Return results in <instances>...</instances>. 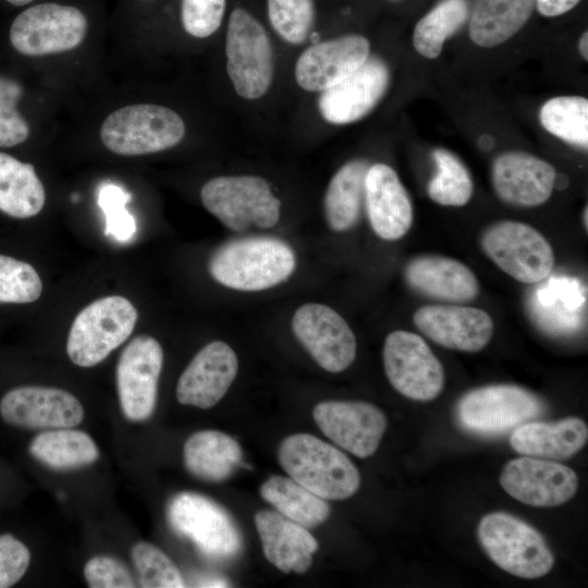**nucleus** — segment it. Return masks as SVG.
<instances>
[{"mask_svg": "<svg viewBox=\"0 0 588 588\" xmlns=\"http://www.w3.org/2000/svg\"><path fill=\"white\" fill-rule=\"evenodd\" d=\"M296 266L292 248L281 240L253 236L231 241L211 256V277L225 287L255 292L284 282Z\"/></svg>", "mask_w": 588, "mask_h": 588, "instance_id": "1", "label": "nucleus"}, {"mask_svg": "<svg viewBox=\"0 0 588 588\" xmlns=\"http://www.w3.org/2000/svg\"><path fill=\"white\" fill-rule=\"evenodd\" d=\"M278 460L292 479L324 500L347 499L360 485V475L352 461L313 434L286 437L278 449Z\"/></svg>", "mask_w": 588, "mask_h": 588, "instance_id": "2", "label": "nucleus"}, {"mask_svg": "<svg viewBox=\"0 0 588 588\" xmlns=\"http://www.w3.org/2000/svg\"><path fill=\"white\" fill-rule=\"evenodd\" d=\"M477 535L490 560L514 576L540 578L554 565L553 553L542 535L512 514L494 512L485 515L478 524Z\"/></svg>", "mask_w": 588, "mask_h": 588, "instance_id": "3", "label": "nucleus"}, {"mask_svg": "<svg viewBox=\"0 0 588 588\" xmlns=\"http://www.w3.org/2000/svg\"><path fill=\"white\" fill-rule=\"evenodd\" d=\"M185 135L182 118L172 109L150 103L122 107L102 122L100 138L120 156H142L169 149Z\"/></svg>", "mask_w": 588, "mask_h": 588, "instance_id": "4", "label": "nucleus"}, {"mask_svg": "<svg viewBox=\"0 0 588 588\" xmlns=\"http://www.w3.org/2000/svg\"><path fill=\"white\" fill-rule=\"evenodd\" d=\"M200 199L210 213L235 232L252 226L269 229L280 219V200L266 180L257 175L213 177L203 185Z\"/></svg>", "mask_w": 588, "mask_h": 588, "instance_id": "5", "label": "nucleus"}, {"mask_svg": "<svg viewBox=\"0 0 588 588\" xmlns=\"http://www.w3.org/2000/svg\"><path fill=\"white\" fill-rule=\"evenodd\" d=\"M137 310L119 295L99 298L75 317L66 342L70 359L79 367L101 363L132 334Z\"/></svg>", "mask_w": 588, "mask_h": 588, "instance_id": "6", "label": "nucleus"}, {"mask_svg": "<svg viewBox=\"0 0 588 588\" xmlns=\"http://www.w3.org/2000/svg\"><path fill=\"white\" fill-rule=\"evenodd\" d=\"M226 71L238 96L257 99L269 89L273 54L265 27L246 10L232 11L225 38Z\"/></svg>", "mask_w": 588, "mask_h": 588, "instance_id": "7", "label": "nucleus"}, {"mask_svg": "<svg viewBox=\"0 0 588 588\" xmlns=\"http://www.w3.org/2000/svg\"><path fill=\"white\" fill-rule=\"evenodd\" d=\"M171 528L215 560L235 556L242 548V536L230 514L213 500L184 491L171 498L167 507Z\"/></svg>", "mask_w": 588, "mask_h": 588, "instance_id": "8", "label": "nucleus"}, {"mask_svg": "<svg viewBox=\"0 0 588 588\" xmlns=\"http://www.w3.org/2000/svg\"><path fill=\"white\" fill-rule=\"evenodd\" d=\"M480 244L503 272L522 283H538L553 270L555 256L551 244L527 223L495 222L483 231Z\"/></svg>", "mask_w": 588, "mask_h": 588, "instance_id": "9", "label": "nucleus"}, {"mask_svg": "<svg viewBox=\"0 0 588 588\" xmlns=\"http://www.w3.org/2000/svg\"><path fill=\"white\" fill-rule=\"evenodd\" d=\"M544 412L542 401L515 384H492L465 393L456 405L460 425L479 434H499Z\"/></svg>", "mask_w": 588, "mask_h": 588, "instance_id": "10", "label": "nucleus"}, {"mask_svg": "<svg viewBox=\"0 0 588 588\" xmlns=\"http://www.w3.org/2000/svg\"><path fill=\"white\" fill-rule=\"evenodd\" d=\"M85 14L72 5L40 3L20 13L10 28V41L22 54L38 57L70 51L84 40Z\"/></svg>", "mask_w": 588, "mask_h": 588, "instance_id": "11", "label": "nucleus"}, {"mask_svg": "<svg viewBox=\"0 0 588 588\" xmlns=\"http://www.w3.org/2000/svg\"><path fill=\"white\" fill-rule=\"evenodd\" d=\"M382 359L389 382L405 397L428 402L442 392V364L420 335L405 330L391 332L383 344Z\"/></svg>", "mask_w": 588, "mask_h": 588, "instance_id": "12", "label": "nucleus"}, {"mask_svg": "<svg viewBox=\"0 0 588 588\" xmlns=\"http://www.w3.org/2000/svg\"><path fill=\"white\" fill-rule=\"evenodd\" d=\"M162 364V347L149 335H137L122 351L117 365V389L122 413L128 420L144 421L152 415Z\"/></svg>", "mask_w": 588, "mask_h": 588, "instance_id": "13", "label": "nucleus"}, {"mask_svg": "<svg viewBox=\"0 0 588 588\" xmlns=\"http://www.w3.org/2000/svg\"><path fill=\"white\" fill-rule=\"evenodd\" d=\"M292 329L314 360L329 372L345 370L356 357L357 345L352 329L327 305H302L294 313Z\"/></svg>", "mask_w": 588, "mask_h": 588, "instance_id": "14", "label": "nucleus"}, {"mask_svg": "<svg viewBox=\"0 0 588 588\" xmlns=\"http://www.w3.org/2000/svg\"><path fill=\"white\" fill-rule=\"evenodd\" d=\"M499 481L512 498L536 507L564 504L575 495L578 487V477L571 467L526 455L507 462Z\"/></svg>", "mask_w": 588, "mask_h": 588, "instance_id": "15", "label": "nucleus"}, {"mask_svg": "<svg viewBox=\"0 0 588 588\" xmlns=\"http://www.w3.org/2000/svg\"><path fill=\"white\" fill-rule=\"evenodd\" d=\"M2 420L30 430L72 428L84 418L81 402L70 392L48 387L23 385L8 391L0 401Z\"/></svg>", "mask_w": 588, "mask_h": 588, "instance_id": "16", "label": "nucleus"}, {"mask_svg": "<svg viewBox=\"0 0 588 588\" xmlns=\"http://www.w3.org/2000/svg\"><path fill=\"white\" fill-rule=\"evenodd\" d=\"M313 417L324 436L359 458L375 454L387 428L382 411L366 402H320Z\"/></svg>", "mask_w": 588, "mask_h": 588, "instance_id": "17", "label": "nucleus"}, {"mask_svg": "<svg viewBox=\"0 0 588 588\" xmlns=\"http://www.w3.org/2000/svg\"><path fill=\"white\" fill-rule=\"evenodd\" d=\"M413 320L434 343L462 352L481 351L494 331L489 314L470 306L427 305L416 310Z\"/></svg>", "mask_w": 588, "mask_h": 588, "instance_id": "18", "label": "nucleus"}, {"mask_svg": "<svg viewBox=\"0 0 588 588\" xmlns=\"http://www.w3.org/2000/svg\"><path fill=\"white\" fill-rule=\"evenodd\" d=\"M369 51L368 39L357 34L319 41L299 56L295 79L305 90L323 91L355 72Z\"/></svg>", "mask_w": 588, "mask_h": 588, "instance_id": "19", "label": "nucleus"}, {"mask_svg": "<svg viewBox=\"0 0 588 588\" xmlns=\"http://www.w3.org/2000/svg\"><path fill=\"white\" fill-rule=\"evenodd\" d=\"M389 81L387 64L379 58H368L350 76L321 93L319 111L326 121L333 124L360 120L383 97Z\"/></svg>", "mask_w": 588, "mask_h": 588, "instance_id": "20", "label": "nucleus"}, {"mask_svg": "<svg viewBox=\"0 0 588 588\" xmlns=\"http://www.w3.org/2000/svg\"><path fill=\"white\" fill-rule=\"evenodd\" d=\"M237 369L233 348L222 341L210 342L180 376L176 384L179 403L203 409L215 406L231 387Z\"/></svg>", "mask_w": 588, "mask_h": 588, "instance_id": "21", "label": "nucleus"}, {"mask_svg": "<svg viewBox=\"0 0 588 588\" xmlns=\"http://www.w3.org/2000/svg\"><path fill=\"white\" fill-rule=\"evenodd\" d=\"M491 174L499 198L522 207H535L546 203L556 181V171L551 163L522 151L498 156Z\"/></svg>", "mask_w": 588, "mask_h": 588, "instance_id": "22", "label": "nucleus"}, {"mask_svg": "<svg viewBox=\"0 0 588 588\" xmlns=\"http://www.w3.org/2000/svg\"><path fill=\"white\" fill-rule=\"evenodd\" d=\"M364 201L370 225L379 237L395 241L409 231L412 201L396 172L388 164L375 163L368 168Z\"/></svg>", "mask_w": 588, "mask_h": 588, "instance_id": "23", "label": "nucleus"}, {"mask_svg": "<svg viewBox=\"0 0 588 588\" xmlns=\"http://www.w3.org/2000/svg\"><path fill=\"white\" fill-rule=\"evenodd\" d=\"M532 293L527 306L534 322L554 335L579 330L586 316V287L579 280L566 275L546 278Z\"/></svg>", "mask_w": 588, "mask_h": 588, "instance_id": "24", "label": "nucleus"}, {"mask_svg": "<svg viewBox=\"0 0 588 588\" xmlns=\"http://www.w3.org/2000/svg\"><path fill=\"white\" fill-rule=\"evenodd\" d=\"M255 525L266 559L282 573L304 574L310 567L318 541L306 527L268 510L255 514Z\"/></svg>", "mask_w": 588, "mask_h": 588, "instance_id": "25", "label": "nucleus"}, {"mask_svg": "<svg viewBox=\"0 0 588 588\" xmlns=\"http://www.w3.org/2000/svg\"><path fill=\"white\" fill-rule=\"evenodd\" d=\"M405 279L416 292L439 301L468 302L479 293V282L467 266L440 255L412 259L405 268Z\"/></svg>", "mask_w": 588, "mask_h": 588, "instance_id": "26", "label": "nucleus"}, {"mask_svg": "<svg viewBox=\"0 0 588 588\" xmlns=\"http://www.w3.org/2000/svg\"><path fill=\"white\" fill-rule=\"evenodd\" d=\"M587 439L586 422L569 417L558 421H526L514 429L510 444L522 455L559 461L575 455Z\"/></svg>", "mask_w": 588, "mask_h": 588, "instance_id": "27", "label": "nucleus"}, {"mask_svg": "<svg viewBox=\"0 0 588 588\" xmlns=\"http://www.w3.org/2000/svg\"><path fill=\"white\" fill-rule=\"evenodd\" d=\"M186 469L196 478L220 482L228 479L242 463V449L231 436L218 430H201L185 442Z\"/></svg>", "mask_w": 588, "mask_h": 588, "instance_id": "28", "label": "nucleus"}, {"mask_svg": "<svg viewBox=\"0 0 588 588\" xmlns=\"http://www.w3.org/2000/svg\"><path fill=\"white\" fill-rule=\"evenodd\" d=\"M535 0H476L469 22L474 44L491 48L510 39L529 20Z\"/></svg>", "mask_w": 588, "mask_h": 588, "instance_id": "29", "label": "nucleus"}, {"mask_svg": "<svg viewBox=\"0 0 588 588\" xmlns=\"http://www.w3.org/2000/svg\"><path fill=\"white\" fill-rule=\"evenodd\" d=\"M45 201V187L33 164L0 152V211L26 219L39 213Z\"/></svg>", "mask_w": 588, "mask_h": 588, "instance_id": "30", "label": "nucleus"}, {"mask_svg": "<svg viewBox=\"0 0 588 588\" xmlns=\"http://www.w3.org/2000/svg\"><path fill=\"white\" fill-rule=\"evenodd\" d=\"M368 168L364 160H352L332 176L324 195V213L333 231L348 230L357 222L365 199Z\"/></svg>", "mask_w": 588, "mask_h": 588, "instance_id": "31", "label": "nucleus"}, {"mask_svg": "<svg viewBox=\"0 0 588 588\" xmlns=\"http://www.w3.org/2000/svg\"><path fill=\"white\" fill-rule=\"evenodd\" d=\"M28 449L34 458L53 469L83 467L99 457L90 436L72 428L45 430L32 440Z\"/></svg>", "mask_w": 588, "mask_h": 588, "instance_id": "32", "label": "nucleus"}, {"mask_svg": "<svg viewBox=\"0 0 588 588\" xmlns=\"http://www.w3.org/2000/svg\"><path fill=\"white\" fill-rule=\"evenodd\" d=\"M260 495L284 517L314 528L330 515L328 502L291 477L272 476L260 487Z\"/></svg>", "mask_w": 588, "mask_h": 588, "instance_id": "33", "label": "nucleus"}, {"mask_svg": "<svg viewBox=\"0 0 588 588\" xmlns=\"http://www.w3.org/2000/svg\"><path fill=\"white\" fill-rule=\"evenodd\" d=\"M468 16L466 0H443L415 25L413 45L418 53L436 59L443 44L465 23Z\"/></svg>", "mask_w": 588, "mask_h": 588, "instance_id": "34", "label": "nucleus"}, {"mask_svg": "<svg viewBox=\"0 0 588 588\" xmlns=\"http://www.w3.org/2000/svg\"><path fill=\"white\" fill-rule=\"evenodd\" d=\"M542 126L555 137L583 148L588 146V100L559 96L547 100L539 112Z\"/></svg>", "mask_w": 588, "mask_h": 588, "instance_id": "35", "label": "nucleus"}, {"mask_svg": "<svg viewBox=\"0 0 588 588\" xmlns=\"http://www.w3.org/2000/svg\"><path fill=\"white\" fill-rule=\"evenodd\" d=\"M437 173L430 180L429 197L442 206L461 207L473 195L471 176L464 163L451 151L438 148L432 152Z\"/></svg>", "mask_w": 588, "mask_h": 588, "instance_id": "36", "label": "nucleus"}, {"mask_svg": "<svg viewBox=\"0 0 588 588\" xmlns=\"http://www.w3.org/2000/svg\"><path fill=\"white\" fill-rule=\"evenodd\" d=\"M131 556L138 580L145 588H182L185 581L172 560L148 542H137Z\"/></svg>", "mask_w": 588, "mask_h": 588, "instance_id": "37", "label": "nucleus"}, {"mask_svg": "<svg viewBox=\"0 0 588 588\" xmlns=\"http://www.w3.org/2000/svg\"><path fill=\"white\" fill-rule=\"evenodd\" d=\"M267 9L272 27L285 41L306 40L314 23L313 0H268Z\"/></svg>", "mask_w": 588, "mask_h": 588, "instance_id": "38", "label": "nucleus"}, {"mask_svg": "<svg viewBox=\"0 0 588 588\" xmlns=\"http://www.w3.org/2000/svg\"><path fill=\"white\" fill-rule=\"evenodd\" d=\"M41 291V279L32 265L0 255V303H32Z\"/></svg>", "mask_w": 588, "mask_h": 588, "instance_id": "39", "label": "nucleus"}, {"mask_svg": "<svg viewBox=\"0 0 588 588\" xmlns=\"http://www.w3.org/2000/svg\"><path fill=\"white\" fill-rule=\"evenodd\" d=\"M131 197L123 187L110 182L98 192V205L106 217L105 233L122 243L131 241L137 231L136 220L126 209Z\"/></svg>", "mask_w": 588, "mask_h": 588, "instance_id": "40", "label": "nucleus"}, {"mask_svg": "<svg viewBox=\"0 0 588 588\" xmlns=\"http://www.w3.org/2000/svg\"><path fill=\"white\" fill-rule=\"evenodd\" d=\"M22 94L16 81L0 76V147L22 144L29 136V125L16 108Z\"/></svg>", "mask_w": 588, "mask_h": 588, "instance_id": "41", "label": "nucleus"}, {"mask_svg": "<svg viewBox=\"0 0 588 588\" xmlns=\"http://www.w3.org/2000/svg\"><path fill=\"white\" fill-rule=\"evenodd\" d=\"M226 0H182L181 20L187 34L206 38L222 23Z\"/></svg>", "mask_w": 588, "mask_h": 588, "instance_id": "42", "label": "nucleus"}, {"mask_svg": "<svg viewBox=\"0 0 588 588\" xmlns=\"http://www.w3.org/2000/svg\"><path fill=\"white\" fill-rule=\"evenodd\" d=\"M84 577L90 588H132L134 578L119 560L98 555L87 561Z\"/></svg>", "mask_w": 588, "mask_h": 588, "instance_id": "43", "label": "nucleus"}, {"mask_svg": "<svg viewBox=\"0 0 588 588\" xmlns=\"http://www.w3.org/2000/svg\"><path fill=\"white\" fill-rule=\"evenodd\" d=\"M30 562L28 548L11 534L0 535V588L15 585Z\"/></svg>", "mask_w": 588, "mask_h": 588, "instance_id": "44", "label": "nucleus"}, {"mask_svg": "<svg viewBox=\"0 0 588 588\" xmlns=\"http://www.w3.org/2000/svg\"><path fill=\"white\" fill-rule=\"evenodd\" d=\"M580 0H535L538 12L547 17L562 15L575 8Z\"/></svg>", "mask_w": 588, "mask_h": 588, "instance_id": "45", "label": "nucleus"}, {"mask_svg": "<svg viewBox=\"0 0 588 588\" xmlns=\"http://www.w3.org/2000/svg\"><path fill=\"white\" fill-rule=\"evenodd\" d=\"M579 51L581 57L587 61L588 60V33L585 32L579 39Z\"/></svg>", "mask_w": 588, "mask_h": 588, "instance_id": "46", "label": "nucleus"}, {"mask_svg": "<svg viewBox=\"0 0 588 588\" xmlns=\"http://www.w3.org/2000/svg\"><path fill=\"white\" fill-rule=\"evenodd\" d=\"M9 3L13 4V5H24V4H27V3H30L32 1L34 0H7Z\"/></svg>", "mask_w": 588, "mask_h": 588, "instance_id": "47", "label": "nucleus"}, {"mask_svg": "<svg viewBox=\"0 0 588 588\" xmlns=\"http://www.w3.org/2000/svg\"><path fill=\"white\" fill-rule=\"evenodd\" d=\"M587 216H588V215H587V207H586V208H585V211H584V216H583V220L585 221V228H586V229H587V226H588V225H587V224H588V222H587Z\"/></svg>", "mask_w": 588, "mask_h": 588, "instance_id": "48", "label": "nucleus"}]
</instances>
